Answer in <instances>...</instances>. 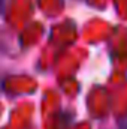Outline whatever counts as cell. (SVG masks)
<instances>
[{
    "label": "cell",
    "instance_id": "6da1fadb",
    "mask_svg": "<svg viewBox=\"0 0 127 129\" xmlns=\"http://www.w3.org/2000/svg\"><path fill=\"white\" fill-rule=\"evenodd\" d=\"M5 2H6V0H0V14H2L3 9H5Z\"/></svg>",
    "mask_w": 127,
    "mask_h": 129
}]
</instances>
